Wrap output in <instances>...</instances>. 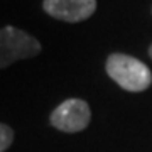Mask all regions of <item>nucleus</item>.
<instances>
[{"label": "nucleus", "mask_w": 152, "mask_h": 152, "mask_svg": "<svg viewBox=\"0 0 152 152\" xmlns=\"http://www.w3.org/2000/svg\"><path fill=\"white\" fill-rule=\"evenodd\" d=\"M107 75L120 88L127 91L139 93L152 85V73L140 59L134 56L113 53L107 59Z\"/></svg>", "instance_id": "1"}, {"label": "nucleus", "mask_w": 152, "mask_h": 152, "mask_svg": "<svg viewBox=\"0 0 152 152\" xmlns=\"http://www.w3.org/2000/svg\"><path fill=\"white\" fill-rule=\"evenodd\" d=\"M41 53V44L34 36L12 26L0 29V68H7L20 59H29Z\"/></svg>", "instance_id": "2"}, {"label": "nucleus", "mask_w": 152, "mask_h": 152, "mask_svg": "<svg viewBox=\"0 0 152 152\" xmlns=\"http://www.w3.org/2000/svg\"><path fill=\"white\" fill-rule=\"evenodd\" d=\"M90 118H91V112L85 100L68 98L53 110L49 122L58 130L75 134V132L85 130L90 124Z\"/></svg>", "instance_id": "3"}, {"label": "nucleus", "mask_w": 152, "mask_h": 152, "mask_svg": "<svg viewBox=\"0 0 152 152\" xmlns=\"http://www.w3.org/2000/svg\"><path fill=\"white\" fill-rule=\"evenodd\" d=\"M46 14L64 22L86 20L96 10V0H44Z\"/></svg>", "instance_id": "4"}, {"label": "nucleus", "mask_w": 152, "mask_h": 152, "mask_svg": "<svg viewBox=\"0 0 152 152\" xmlns=\"http://www.w3.org/2000/svg\"><path fill=\"white\" fill-rule=\"evenodd\" d=\"M14 142V130L9 125L0 124V152H5Z\"/></svg>", "instance_id": "5"}, {"label": "nucleus", "mask_w": 152, "mask_h": 152, "mask_svg": "<svg viewBox=\"0 0 152 152\" xmlns=\"http://www.w3.org/2000/svg\"><path fill=\"white\" fill-rule=\"evenodd\" d=\"M149 56L152 58V44H151V48H149Z\"/></svg>", "instance_id": "6"}]
</instances>
